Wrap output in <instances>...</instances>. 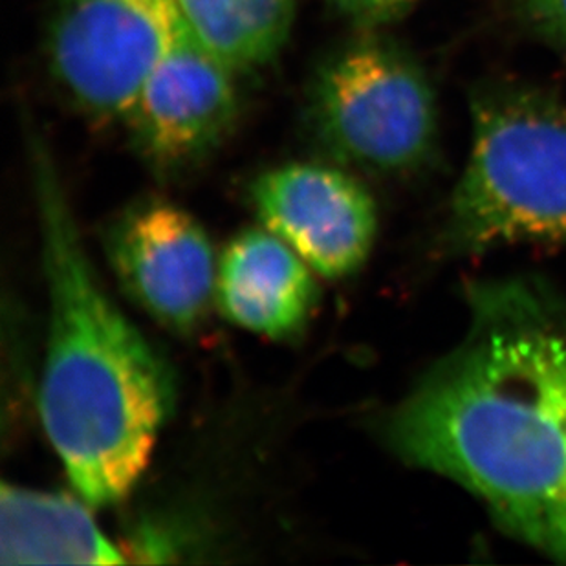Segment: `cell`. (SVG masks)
<instances>
[{"mask_svg":"<svg viewBox=\"0 0 566 566\" xmlns=\"http://www.w3.org/2000/svg\"><path fill=\"white\" fill-rule=\"evenodd\" d=\"M122 551L92 513L63 493L4 484L0 490L2 565H116Z\"/></svg>","mask_w":566,"mask_h":566,"instance_id":"30bf717a","label":"cell"},{"mask_svg":"<svg viewBox=\"0 0 566 566\" xmlns=\"http://www.w3.org/2000/svg\"><path fill=\"white\" fill-rule=\"evenodd\" d=\"M306 125L334 164L403 175L433 155L439 111L418 61L379 30H358L314 70Z\"/></svg>","mask_w":566,"mask_h":566,"instance_id":"277c9868","label":"cell"},{"mask_svg":"<svg viewBox=\"0 0 566 566\" xmlns=\"http://www.w3.org/2000/svg\"><path fill=\"white\" fill-rule=\"evenodd\" d=\"M108 261L130 300L169 331L200 326L217 295L208 233L166 200H145L119 214L105 237Z\"/></svg>","mask_w":566,"mask_h":566,"instance_id":"ba28073f","label":"cell"},{"mask_svg":"<svg viewBox=\"0 0 566 566\" xmlns=\"http://www.w3.org/2000/svg\"><path fill=\"white\" fill-rule=\"evenodd\" d=\"M471 303L464 342L390 412L385 440L566 563V321L521 284L486 286Z\"/></svg>","mask_w":566,"mask_h":566,"instance_id":"6da1fadb","label":"cell"},{"mask_svg":"<svg viewBox=\"0 0 566 566\" xmlns=\"http://www.w3.org/2000/svg\"><path fill=\"white\" fill-rule=\"evenodd\" d=\"M237 75L184 28L122 122L153 171L161 177L191 171L228 139L241 111Z\"/></svg>","mask_w":566,"mask_h":566,"instance_id":"8992f818","label":"cell"},{"mask_svg":"<svg viewBox=\"0 0 566 566\" xmlns=\"http://www.w3.org/2000/svg\"><path fill=\"white\" fill-rule=\"evenodd\" d=\"M512 6L530 32L566 54V0H512Z\"/></svg>","mask_w":566,"mask_h":566,"instance_id":"7c38bea8","label":"cell"},{"mask_svg":"<svg viewBox=\"0 0 566 566\" xmlns=\"http://www.w3.org/2000/svg\"><path fill=\"white\" fill-rule=\"evenodd\" d=\"M214 301L237 326L283 342L305 332L319 290L308 264L283 239L247 230L222 253Z\"/></svg>","mask_w":566,"mask_h":566,"instance_id":"9c48e42d","label":"cell"},{"mask_svg":"<svg viewBox=\"0 0 566 566\" xmlns=\"http://www.w3.org/2000/svg\"><path fill=\"white\" fill-rule=\"evenodd\" d=\"M184 28L177 0H52L50 74L77 113L122 124Z\"/></svg>","mask_w":566,"mask_h":566,"instance_id":"5b68a950","label":"cell"},{"mask_svg":"<svg viewBox=\"0 0 566 566\" xmlns=\"http://www.w3.org/2000/svg\"><path fill=\"white\" fill-rule=\"evenodd\" d=\"M420 0H332L334 10L358 30H381L407 15Z\"/></svg>","mask_w":566,"mask_h":566,"instance_id":"4fadbf2b","label":"cell"},{"mask_svg":"<svg viewBox=\"0 0 566 566\" xmlns=\"http://www.w3.org/2000/svg\"><path fill=\"white\" fill-rule=\"evenodd\" d=\"M471 127L443 244L454 253L566 244L565 103L523 83L482 86Z\"/></svg>","mask_w":566,"mask_h":566,"instance_id":"3957f363","label":"cell"},{"mask_svg":"<svg viewBox=\"0 0 566 566\" xmlns=\"http://www.w3.org/2000/svg\"><path fill=\"white\" fill-rule=\"evenodd\" d=\"M50 317L39 411L83 503L111 506L133 492L175 406L166 361L103 289L60 178L33 139Z\"/></svg>","mask_w":566,"mask_h":566,"instance_id":"7a4b0ae2","label":"cell"},{"mask_svg":"<svg viewBox=\"0 0 566 566\" xmlns=\"http://www.w3.org/2000/svg\"><path fill=\"white\" fill-rule=\"evenodd\" d=\"M250 200L262 226L323 277L353 275L375 247V198L334 161L273 167L253 180Z\"/></svg>","mask_w":566,"mask_h":566,"instance_id":"52a82bcc","label":"cell"},{"mask_svg":"<svg viewBox=\"0 0 566 566\" xmlns=\"http://www.w3.org/2000/svg\"><path fill=\"white\" fill-rule=\"evenodd\" d=\"M303 0H177L184 24L239 74L264 69L289 43Z\"/></svg>","mask_w":566,"mask_h":566,"instance_id":"8fae6325","label":"cell"}]
</instances>
